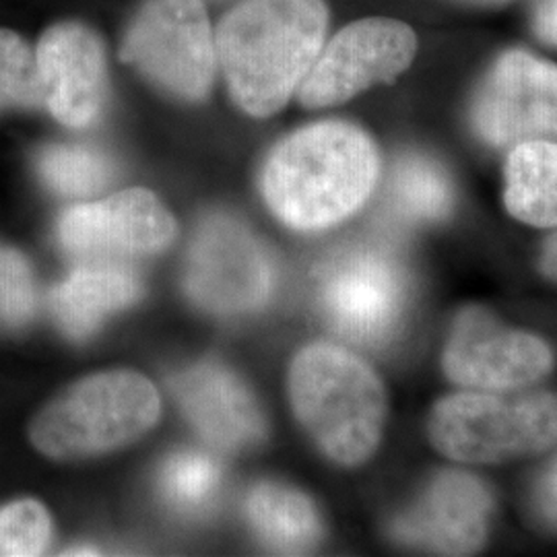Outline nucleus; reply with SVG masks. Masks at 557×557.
I'll use <instances>...</instances> for the list:
<instances>
[{
    "mask_svg": "<svg viewBox=\"0 0 557 557\" xmlns=\"http://www.w3.org/2000/svg\"><path fill=\"white\" fill-rule=\"evenodd\" d=\"M156 386L137 372H103L81 380L54 398L29 436L54 460L98 457L147 434L160 419Z\"/></svg>",
    "mask_w": 557,
    "mask_h": 557,
    "instance_id": "20e7f679",
    "label": "nucleus"
},
{
    "mask_svg": "<svg viewBox=\"0 0 557 557\" xmlns=\"http://www.w3.org/2000/svg\"><path fill=\"white\" fill-rule=\"evenodd\" d=\"M504 205L512 218L535 227H557V145L520 140L506 160Z\"/></svg>",
    "mask_w": 557,
    "mask_h": 557,
    "instance_id": "f3484780",
    "label": "nucleus"
},
{
    "mask_svg": "<svg viewBox=\"0 0 557 557\" xmlns=\"http://www.w3.org/2000/svg\"><path fill=\"white\" fill-rule=\"evenodd\" d=\"M535 32L545 44L557 46V0H541L535 11Z\"/></svg>",
    "mask_w": 557,
    "mask_h": 557,
    "instance_id": "a878e982",
    "label": "nucleus"
},
{
    "mask_svg": "<svg viewBox=\"0 0 557 557\" xmlns=\"http://www.w3.org/2000/svg\"><path fill=\"white\" fill-rule=\"evenodd\" d=\"M324 0H244L221 20L215 44L230 94L257 119L278 112L319 59Z\"/></svg>",
    "mask_w": 557,
    "mask_h": 557,
    "instance_id": "f03ea898",
    "label": "nucleus"
},
{
    "mask_svg": "<svg viewBox=\"0 0 557 557\" xmlns=\"http://www.w3.org/2000/svg\"><path fill=\"white\" fill-rule=\"evenodd\" d=\"M44 108L36 50L11 29H0V110Z\"/></svg>",
    "mask_w": 557,
    "mask_h": 557,
    "instance_id": "4be33fe9",
    "label": "nucleus"
},
{
    "mask_svg": "<svg viewBox=\"0 0 557 557\" xmlns=\"http://www.w3.org/2000/svg\"><path fill=\"white\" fill-rule=\"evenodd\" d=\"M275 262L244 223L213 215L190 244L184 285L190 299L221 317L262 308L275 289Z\"/></svg>",
    "mask_w": 557,
    "mask_h": 557,
    "instance_id": "0eeeda50",
    "label": "nucleus"
},
{
    "mask_svg": "<svg viewBox=\"0 0 557 557\" xmlns=\"http://www.w3.org/2000/svg\"><path fill=\"white\" fill-rule=\"evenodd\" d=\"M44 108L69 128L100 119L108 96V69L96 32L77 21L48 27L36 48Z\"/></svg>",
    "mask_w": 557,
    "mask_h": 557,
    "instance_id": "4468645a",
    "label": "nucleus"
},
{
    "mask_svg": "<svg viewBox=\"0 0 557 557\" xmlns=\"http://www.w3.org/2000/svg\"><path fill=\"white\" fill-rule=\"evenodd\" d=\"M140 278L120 260H87L50 294V310L62 333L75 341L91 337L103 320L135 304Z\"/></svg>",
    "mask_w": 557,
    "mask_h": 557,
    "instance_id": "dca6fc26",
    "label": "nucleus"
},
{
    "mask_svg": "<svg viewBox=\"0 0 557 557\" xmlns=\"http://www.w3.org/2000/svg\"><path fill=\"white\" fill-rule=\"evenodd\" d=\"M41 182L66 199H85L103 190L114 165L98 149L83 145H48L38 153Z\"/></svg>",
    "mask_w": 557,
    "mask_h": 557,
    "instance_id": "aec40b11",
    "label": "nucleus"
},
{
    "mask_svg": "<svg viewBox=\"0 0 557 557\" xmlns=\"http://www.w3.org/2000/svg\"><path fill=\"white\" fill-rule=\"evenodd\" d=\"M380 174L374 140L361 128L326 120L281 140L262 170V195L285 225L319 232L354 215Z\"/></svg>",
    "mask_w": 557,
    "mask_h": 557,
    "instance_id": "f257e3e1",
    "label": "nucleus"
},
{
    "mask_svg": "<svg viewBox=\"0 0 557 557\" xmlns=\"http://www.w3.org/2000/svg\"><path fill=\"white\" fill-rule=\"evenodd\" d=\"M444 372L473 391H517L554 368L552 347L531 333L508 329L483 308L458 314L444 349Z\"/></svg>",
    "mask_w": 557,
    "mask_h": 557,
    "instance_id": "9d476101",
    "label": "nucleus"
},
{
    "mask_svg": "<svg viewBox=\"0 0 557 557\" xmlns=\"http://www.w3.org/2000/svg\"><path fill=\"white\" fill-rule=\"evenodd\" d=\"M533 510L543 527L557 531V457L539 478L533 492Z\"/></svg>",
    "mask_w": 557,
    "mask_h": 557,
    "instance_id": "393cba45",
    "label": "nucleus"
},
{
    "mask_svg": "<svg viewBox=\"0 0 557 557\" xmlns=\"http://www.w3.org/2000/svg\"><path fill=\"white\" fill-rule=\"evenodd\" d=\"M453 186L436 161L405 156L395 163L384 195L388 215L405 225L444 220L453 209Z\"/></svg>",
    "mask_w": 557,
    "mask_h": 557,
    "instance_id": "6ab92c4d",
    "label": "nucleus"
},
{
    "mask_svg": "<svg viewBox=\"0 0 557 557\" xmlns=\"http://www.w3.org/2000/svg\"><path fill=\"white\" fill-rule=\"evenodd\" d=\"M430 440L457 462H504L557 444V395L496 391L457 393L436 403Z\"/></svg>",
    "mask_w": 557,
    "mask_h": 557,
    "instance_id": "39448f33",
    "label": "nucleus"
},
{
    "mask_svg": "<svg viewBox=\"0 0 557 557\" xmlns=\"http://www.w3.org/2000/svg\"><path fill=\"white\" fill-rule=\"evenodd\" d=\"M220 487V462L200 450H180L161 469V496L186 515L205 512L218 498Z\"/></svg>",
    "mask_w": 557,
    "mask_h": 557,
    "instance_id": "412c9836",
    "label": "nucleus"
},
{
    "mask_svg": "<svg viewBox=\"0 0 557 557\" xmlns=\"http://www.w3.org/2000/svg\"><path fill=\"white\" fill-rule=\"evenodd\" d=\"M246 515L262 543L281 554H306L322 537L314 504L281 483H259L248 494Z\"/></svg>",
    "mask_w": 557,
    "mask_h": 557,
    "instance_id": "a211bd4d",
    "label": "nucleus"
},
{
    "mask_svg": "<svg viewBox=\"0 0 557 557\" xmlns=\"http://www.w3.org/2000/svg\"><path fill=\"white\" fill-rule=\"evenodd\" d=\"M481 139L496 147L557 135V66L510 50L483 79L471 108Z\"/></svg>",
    "mask_w": 557,
    "mask_h": 557,
    "instance_id": "f8f14e48",
    "label": "nucleus"
},
{
    "mask_svg": "<svg viewBox=\"0 0 557 557\" xmlns=\"http://www.w3.org/2000/svg\"><path fill=\"white\" fill-rule=\"evenodd\" d=\"M289 397L299 423L331 460L356 467L379 448L386 393L356 354L331 343L301 349L289 370Z\"/></svg>",
    "mask_w": 557,
    "mask_h": 557,
    "instance_id": "7ed1b4c3",
    "label": "nucleus"
},
{
    "mask_svg": "<svg viewBox=\"0 0 557 557\" xmlns=\"http://www.w3.org/2000/svg\"><path fill=\"white\" fill-rule=\"evenodd\" d=\"M120 59L180 100H205L218 69V44L200 0H145Z\"/></svg>",
    "mask_w": 557,
    "mask_h": 557,
    "instance_id": "423d86ee",
    "label": "nucleus"
},
{
    "mask_svg": "<svg viewBox=\"0 0 557 557\" xmlns=\"http://www.w3.org/2000/svg\"><path fill=\"white\" fill-rule=\"evenodd\" d=\"M407 275L391 252L359 246L331 260L320 275L324 319L341 337L384 345L397 333L407 306Z\"/></svg>",
    "mask_w": 557,
    "mask_h": 557,
    "instance_id": "6e6552de",
    "label": "nucleus"
},
{
    "mask_svg": "<svg viewBox=\"0 0 557 557\" xmlns=\"http://www.w3.org/2000/svg\"><path fill=\"white\" fill-rule=\"evenodd\" d=\"M418 50L413 29L395 20L356 21L320 50L298 98L306 108H329L356 98L409 69Z\"/></svg>",
    "mask_w": 557,
    "mask_h": 557,
    "instance_id": "1a4fd4ad",
    "label": "nucleus"
},
{
    "mask_svg": "<svg viewBox=\"0 0 557 557\" xmlns=\"http://www.w3.org/2000/svg\"><path fill=\"white\" fill-rule=\"evenodd\" d=\"M176 232L168 209L143 188L71 207L57 227L62 250L81 262L151 257L165 250Z\"/></svg>",
    "mask_w": 557,
    "mask_h": 557,
    "instance_id": "9b49d317",
    "label": "nucleus"
},
{
    "mask_svg": "<svg viewBox=\"0 0 557 557\" xmlns=\"http://www.w3.org/2000/svg\"><path fill=\"white\" fill-rule=\"evenodd\" d=\"M172 388L184 416L213 448L238 453L267 436L257 398L230 370L199 363L178 374Z\"/></svg>",
    "mask_w": 557,
    "mask_h": 557,
    "instance_id": "2eb2a0df",
    "label": "nucleus"
},
{
    "mask_svg": "<svg viewBox=\"0 0 557 557\" xmlns=\"http://www.w3.org/2000/svg\"><path fill=\"white\" fill-rule=\"evenodd\" d=\"M492 510V492L481 479L465 471H442L393 522V535L405 545L442 556H469L485 543Z\"/></svg>",
    "mask_w": 557,
    "mask_h": 557,
    "instance_id": "ddd939ff",
    "label": "nucleus"
},
{
    "mask_svg": "<svg viewBox=\"0 0 557 557\" xmlns=\"http://www.w3.org/2000/svg\"><path fill=\"white\" fill-rule=\"evenodd\" d=\"M38 304L36 278L27 259L0 244V320L21 326L29 322Z\"/></svg>",
    "mask_w": 557,
    "mask_h": 557,
    "instance_id": "b1692460",
    "label": "nucleus"
},
{
    "mask_svg": "<svg viewBox=\"0 0 557 557\" xmlns=\"http://www.w3.org/2000/svg\"><path fill=\"white\" fill-rule=\"evenodd\" d=\"M52 539V520L36 499H20L0 508V557L46 554Z\"/></svg>",
    "mask_w": 557,
    "mask_h": 557,
    "instance_id": "5701e85b",
    "label": "nucleus"
},
{
    "mask_svg": "<svg viewBox=\"0 0 557 557\" xmlns=\"http://www.w3.org/2000/svg\"><path fill=\"white\" fill-rule=\"evenodd\" d=\"M541 271L545 277L557 283V234L545 242L543 255H541Z\"/></svg>",
    "mask_w": 557,
    "mask_h": 557,
    "instance_id": "bb28decb",
    "label": "nucleus"
}]
</instances>
